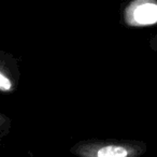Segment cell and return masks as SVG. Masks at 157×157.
Here are the masks:
<instances>
[{"label":"cell","instance_id":"obj_1","mask_svg":"<svg viewBox=\"0 0 157 157\" xmlns=\"http://www.w3.org/2000/svg\"><path fill=\"white\" fill-rule=\"evenodd\" d=\"M146 148L137 140L88 139L75 143L70 152L76 157H140Z\"/></svg>","mask_w":157,"mask_h":157},{"label":"cell","instance_id":"obj_5","mask_svg":"<svg viewBox=\"0 0 157 157\" xmlns=\"http://www.w3.org/2000/svg\"><path fill=\"white\" fill-rule=\"evenodd\" d=\"M150 48L157 54V36H154L150 39Z\"/></svg>","mask_w":157,"mask_h":157},{"label":"cell","instance_id":"obj_4","mask_svg":"<svg viewBox=\"0 0 157 157\" xmlns=\"http://www.w3.org/2000/svg\"><path fill=\"white\" fill-rule=\"evenodd\" d=\"M12 128V121L9 116L0 112V139L6 138Z\"/></svg>","mask_w":157,"mask_h":157},{"label":"cell","instance_id":"obj_3","mask_svg":"<svg viewBox=\"0 0 157 157\" xmlns=\"http://www.w3.org/2000/svg\"><path fill=\"white\" fill-rule=\"evenodd\" d=\"M18 70L16 61L10 54L0 51V93L12 94L17 87Z\"/></svg>","mask_w":157,"mask_h":157},{"label":"cell","instance_id":"obj_6","mask_svg":"<svg viewBox=\"0 0 157 157\" xmlns=\"http://www.w3.org/2000/svg\"><path fill=\"white\" fill-rule=\"evenodd\" d=\"M1 140H2V139H0V141H1Z\"/></svg>","mask_w":157,"mask_h":157},{"label":"cell","instance_id":"obj_2","mask_svg":"<svg viewBox=\"0 0 157 157\" xmlns=\"http://www.w3.org/2000/svg\"><path fill=\"white\" fill-rule=\"evenodd\" d=\"M123 22L128 27H146L157 25L156 0H135L123 10Z\"/></svg>","mask_w":157,"mask_h":157}]
</instances>
